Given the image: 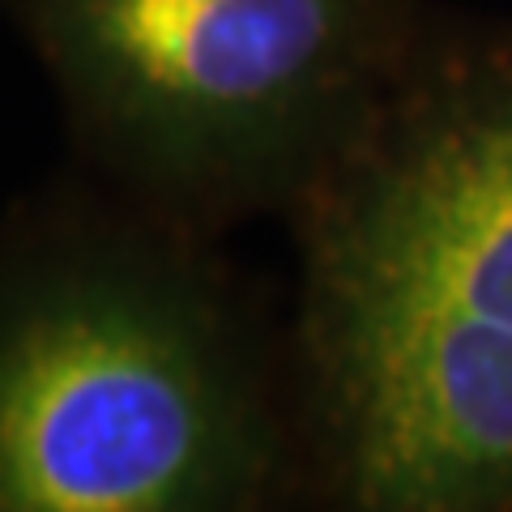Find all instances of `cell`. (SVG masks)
Segmentation results:
<instances>
[{
	"label": "cell",
	"instance_id": "cell-2",
	"mask_svg": "<svg viewBox=\"0 0 512 512\" xmlns=\"http://www.w3.org/2000/svg\"><path fill=\"white\" fill-rule=\"evenodd\" d=\"M278 457L256 333L188 244L73 231L0 265V512L248 508Z\"/></svg>",
	"mask_w": 512,
	"mask_h": 512
},
{
	"label": "cell",
	"instance_id": "cell-1",
	"mask_svg": "<svg viewBox=\"0 0 512 512\" xmlns=\"http://www.w3.org/2000/svg\"><path fill=\"white\" fill-rule=\"evenodd\" d=\"M299 406L367 512L512 508V39L423 43L303 192Z\"/></svg>",
	"mask_w": 512,
	"mask_h": 512
},
{
	"label": "cell",
	"instance_id": "cell-3",
	"mask_svg": "<svg viewBox=\"0 0 512 512\" xmlns=\"http://www.w3.org/2000/svg\"><path fill=\"white\" fill-rule=\"evenodd\" d=\"M163 222L299 205L423 47L410 0H9Z\"/></svg>",
	"mask_w": 512,
	"mask_h": 512
}]
</instances>
